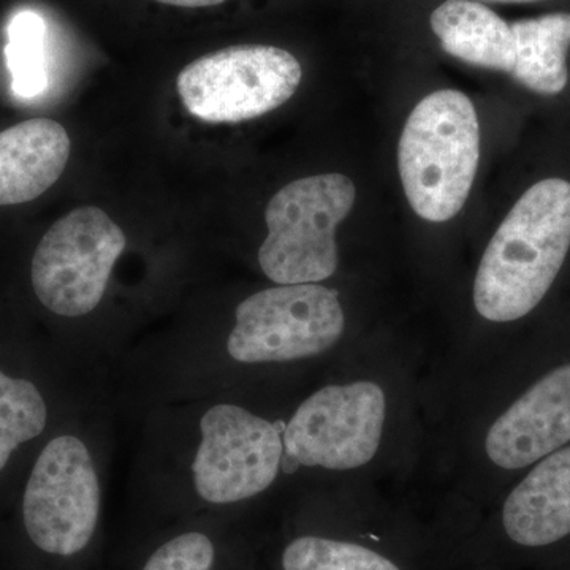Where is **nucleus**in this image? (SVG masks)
I'll return each mask as SVG.
<instances>
[{"label": "nucleus", "mask_w": 570, "mask_h": 570, "mask_svg": "<svg viewBox=\"0 0 570 570\" xmlns=\"http://www.w3.org/2000/svg\"><path fill=\"white\" fill-rule=\"evenodd\" d=\"M570 247V183L543 179L530 187L499 225L480 261L474 306L498 324L539 306L560 275Z\"/></svg>", "instance_id": "1"}, {"label": "nucleus", "mask_w": 570, "mask_h": 570, "mask_svg": "<svg viewBox=\"0 0 570 570\" xmlns=\"http://www.w3.org/2000/svg\"><path fill=\"white\" fill-rule=\"evenodd\" d=\"M480 159L478 112L466 94H430L409 116L397 167L412 209L430 223H445L466 204Z\"/></svg>", "instance_id": "2"}, {"label": "nucleus", "mask_w": 570, "mask_h": 570, "mask_svg": "<svg viewBox=\"0 0 570 570\" xmlns=\"http://www.w3.org/2000/svg\"><path fill=\"white\" fill-rule=\"evenodd\" d=\"M102 491L91 452L62 434L41 450L21 502V527L32 553L77 564L91 553L100 528Z\"/></svg>", "instance_id": "3"}, {"label": "nucleus", "mask_w": 570, "mask_h": 570, "mask_svg": "<svg viewBox=\"0 0 570 570\" xmlns=\"http://www.w3.org/2000/svg\"><path fill=\"white\" fill-rule=\"evenodd\" d=\"M356 190L347 176H307L287 184L269 200L268 227L258 250L262 272L273 283H321L337 269L336 228L354 208Z\"/></svg>", "instance_id": "4"}, {"label": "nucleus", "mask_w": 570, "mask_h": 570, "mask_svg": "<svg viewBox=\"0 0 570 570\" xmlns=\"http://www.w3.org/2000/svg\"><path fill=\"white\" fill-rule=\"evenodd\" d=\"M235 318L227 352L246 365L325 354L346 328L340 295L316 283L277 284L257 292L236 306Z\"/></svg>", "instance_id": "5"}, {"label": "nucleus", "mask_w": 570, "mask_h": 570, "mask_svg": "<svg viewBox=\"0 0 570 570\" xmlns=\"http://www.w3.org/2000/svg\"><path fill=\"white\" fill-rule=\"evenodd\" d=\"M303 70L294 55L268 45L209 52L184 67L176 91L205 122L236 124L264 116L291 100Z\"/></svg>", "instance_id": "6"}, {"label": "nucleus", "mask_w": 570, "mask_h": 570, "mask_svg": "<svg viewBox=\"0 0 570 570\" xmlns=\"http://www.w3.org/2000/svg\"><path fill=\"white\" fill-rule=\"evenodd\" d=\"M127 246L104 209L81 206L56 220L32 258V287L41 305L62 317H81L102 302L112 268Z\"/></svg>", "instance_id": "7"}, {"label": "nucleus", "mask_w": 570, "mask_h": 570, "mask_svg": "<svg viewBox=\"0 0 570 570\" xmlns=\"http://www.w3.org/2000/svg\"><path fill=\"white\" fill-rule=\"evenodd\" d=\"M387 397L373 381L326 385L307 396L284 430V453L295 464L351 471L376 456Z\"/></svg>", "instance_id": "8"}, {"label": "nucleus", "mask_w": 570, "mask_h": 570, "mask_svg": "<svg viewBox=\"0 0 570 570\" xmlns=\"http://www.w3.org/2000/svg\"><path fill=\"white\" fill-rule=\"evenodd\" d=\"M193 463L198 499L216 508L264 493L279 474L284 442L275 423L236 404L209 407Z\"/></svg>", "instance_id": "9"}, {"label": "nucleus", "mask_w": 570, "mask_h": 570, "mask_svg": "<svg viewBox=\"0 0 570 570\" xmlns=\"http://www.w3.org/2000/svg\"><path fill=\"white\" fill-rule=\"evenodd\" d=\"M570 442V363L554 367L502 412L485 438L498 468L515 471L538 463Z\"/></svg>", "instance_id": "10"}, {"label": "nucleus", "mask_w": 570, "mask_h": 570, "mask_svg": "<svg viewBox=\"0 0 570 570\" xmlns=\"http://www.w3.org/2000/svg\"><path fill=\"white\" fill-rule=\"evenodd\" d=\"M505 550L543 557L570 549V448L538 461L499 512Z\"/></svg>", "instance_id": "11"}, {"label": "nucleus", "mask_w": 570, "mask_h": 570, "mask_svg": "<svg viewBox=\"0 0 570 570\" xmlns=\"http://www.w3.org/2000/svg\"><path fill=\"white\" fill-rule=\"evenodd\" d=\"M71 142L62 124L37 118L0 132V206L28 204L61 178Z\"/></svg>", "instance_id": "12"}, {"label": "nucleus", "mask_w": 570, "mask_h": 570, "mask_svg": "<svg viewBox=\"0 0 570 570\" xmlns=\"http://www.w3.org/2000/svg\"><path fill=\"white\" fill-rule=\"evenodd\" d=\"M431 29L442 50L482 69L509 71L515 63L510 24L474 0H448L431 14Z\"/></svg>", "instance_id": "13"}, {"label": "nucleus", "mask_w": 570, "mask_h": 570, "mask_svg": "<svg viewBox=\"0 0 570 570\" xmlns=\"http://www.w3.org/2000/svg\"><path fill=\"white\" fill-rule=\"evenodd\" d=\"M515 43L512 77L524 88L557 96L569 80L570 13H551L510 24Z\"/></svg>", "instance_id": "14"}, {"label": "nucleus", "mask_w": 570, "mask_h": 570, "mask_svg": "<svg viewBox=\"0 0 570 570\" xmlns=\"http://www.w3.org/2000/svg\"><path fill=\"white\" fill-rule=\"evenodd\" d=\"M277 570H409L395 554L324 532L291 535L277 553Z\"/></svg>", "instance_id": "15"}, {"label": "nucleus", "mask_w": 570, "mask_h": 570, "mask_svg": "<svg viewBox=\"0 0 570 570\" xmlns=\"http://www.w3.org/2000/svg\"><path fill=\"white\" fill-rule=\"evenodd\" d=\"M6 59L11 73V89L21 99H33L47 91V24L32 10L20 11L7 29Z\"/></svg>", "instance_id": "16"}, {"label": "nucleus", "mask_w": 570, "mask_h": 570, "mask_svg": "<svg viewBox=\"0 0 570 570\" xmlns=\"http://www.w3.org/2000/svg\"><path fill=\"white\" fill-rule=\"evenodd\" d=\"M48 409L40 390L28 379L0 371V471L11 453L43 433Z\"/></svg>", "instance_id": "17"}, {"label": "nucleus", "mask_w": 570, "mask_h": 570, "mask_svg": "<svg viewBox=\"0 0 570 570\" xmlns=\"http://www.w3.org/2000/svg\"><path fill=\"white\" fill-rule=\"evenodd\" d=\"M230 561V551H225L216 532L186 528L154 543L137 570H245L232 568Z\"/></svg>", "instance_id": "18"}, {"label": "nucleus", "mask_w": 570, "mask_h": 570, "mask_svg": "<svg viewBox=\"0 0 570 570\" xmlns=\"http://www.w3.org/2000/svg\"><path fill=\"white\" fill-rule=\"evenodd\" d=\"M165 6L181 7V9H205V7L219 6L225 0H156Z\"/></svg>", "instance_id": "19"}, {"label": "nucleus", "mask_w": 570, "mask_h": 570, "mask_svg": "<svg viewBox=\"0 0 570 570\" xmlns=\"http://www.w3.org/2000/svg\"><path fill=\"white\" fill-rule=\"evenodd\" d=\"M489 2L520 3V2H534V0H489Z\"/></svg>", "instance_id": "20"}]
</instances>
